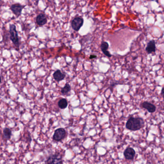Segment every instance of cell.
I'll list each match as a JSON object with an SVG mask.
<instances>
[{
  "mask_svg": "<svg viewBox=\"0 0 164 164\" xmlns=\"http://www.w3.org/2000/svg\"><path fill=\"white\" fill-rule=\"evenodd\" d=\"M145 50L148 54L154 53L156 51V46L154 40H152L148 43L145 48Z\"/></svg>",
  "mask_w": 164,
  "mask_h": 164,
  "instance_id": "30bf717a",
  "label": "cell"
},
{
  "mask_svg": "<svg viewBox=\"0 0 164 164\" xmlns=\"http://www.w3.org/2000/svg\"><path fill=\"white\" fill-rule=\"evenodd\" d=\"M12 131L9 128H5L3 132V140L8 141L11 139Z\"/></svg>",
  "mask_w": 164,
  "mask_h": 164,
  "instance_id": "4fadbf2b",
  "label": "cell"
},
{
  "mask_svg": "<svg viewBox=\"0 0 164 164\" xmlns=\"http://www.w3.org/2000/svg\"><path fill=\"white\" fill-rule=\"evenodd\" d=\"M58 105L61 109H65L68 106V101L66 99H61L58 101Z\"/></svg>",
  "mask_w": 164,
  "mask_h": 164,
  "instance_id": "5bb4252c",
  "label": "cell"
},
{
  "mask_svg": "<svg viewBox=\"0 0 164 164\" xmlns=\"http://www.w3.org/2000/svg\"><path fill=\"white\" fill-rule=\"evenodd\" d=\"M9 32L10 34V40L12 41L15 47L19 48L21 45V40L18 36V32L15 24H10Z\"/></svg>",
  "mask_w": 164,
  "mask_h": 164,
  "instance_id": "7a4b0ae2",
  "label": "cell"
},
{
  "mask_svg": "<svg viewBox=\"0 0 164 164\" xmlns=\"http://www.w3.org/2000/svg\"><path fill=\"white\" fill-rule=\"evenodd\" d=\"M25 6L21 5L19 3H15L11 5L10 9L12 11L13 13L17 17H20L21 15L22 11L24 8Z\"/></svg>",
  "mask_w": 164,
  "mask_h": 164,
  "instance_id": "5b68a950",
  "label": "cell"
},
{
  "mask_svg": "<svg viewBox=\"0 0 164 164\" xmlns=\"http://www.w3.org/2000/svg\"><path fill=\"white\" fill-rule=\"evenodd\" d=\"M161 96H162V97L164 99V87H163L162 90H161Z\"/></svg>",
  "mask_w": 164,
  "mask_h": 164,
  "instance_id": "2e32d148",
  "label": "cell"
},
{
  "mask_svg": "<svg viewBox=\"0 0 164 164\" xmlns=\"http://www.w3.org/2000/svg\"><path fill=\"white\" fill-rule=\"evenodd\" d=\"M141 105L142 108L146 109L148 112H149V113H152L155 112V111H156V109H157L156 106H155V105L151 103L150 102L144 101L142 103Z\"/></svg>",
  "mask_w": 164,
  "mask_h": 164,
  "instance_id": "ba28073f",
  "label": "cell"
},
{
  "mask_svg": "<svg viewBox=\"0 0 164 164\" xmlns=\"http://www.w3.org/2000/svg\"><path fill=\"white\" fill-rule=\"evenodd\" d=\"M66 135V132L63 128H59L56 130L53 136V140L56 141H60L63 139Z\"/></svg>",
  "mask_w": 164,
  "mask_h": 164,
  "instance_id": "3957f363",
  "label": "cell"
},
{
  "mask_svg": "<svg viewBox=\"0 0 164 164\" xmlns=\"http://www.w3.org/2000/svg\"><path fill=\"white\" fill-rule=\"evenodd\" d=\"M144 120L140 117H130L126 122V128L132 131H138L144 126Z\"/></svg>",
  "mask_w": 164,
  "mask_h": 164,
  "instance_id": "6da1fadb",
  "label": "cell"
},
{
  "mask_svg": "<svg viewBox=\"0 0 164 164\" xmlns=\"http://www.w3.org/2000/svg\"><path fill=\"white\" fill-rule=\"evenodd\" d=\"M36 24L39 26H43L46 24L47 22V19L45 15L40 14L36 17Z\"/></svg>",
  "mask_w": 164,
  "mask_h": 164,
  "instance_id": "9c48e42d",
  "label": "cell"
},
{
  "mask_svg": "<svg viewBox=\"0 0 164 164\" xmlns=\"http://www.w3.org/2000/svg\"><path fill=\"white\" fill-rule=\"evenodd\" d=\"M71 90V87L68 84H66L61 89V93L63 95L67 94L69 92H70Z\"/></svg>",
  "mask_w": 164,
  "mask_h": 164,
  "instance_id": "9a60e30c",
  "label": "cell"
},
{
  "mask_svg": "<svg viewBox=\"0 0 164 164\" xmlns=\"http://www.w3.org/2000/svg\"><path fill=\"white\" fill-rule=\"evenodd\" d=\"M1 83H2V77L0 76V86H1Z\"/></svg>",
  "mask_w": 164,
  "mask_h": 164,
  "instance_id": "ac0fdd59",
  "label": "cell"
},
{
  "mask_svg": "<svg viewBox=\"0 0 164 164\" xmlns=\"http://www.w3.org/2000/svg\"><path fill=\"white\" fill-rule=\"evenodd\" d=\"M108 47H109V45L108 44V42H105V41L102 42V43L101 44V46H100L101 50H102V52H103V53L106 56L110 58V57H111L112 56V55L109 52H108Z\"/></svg>",
  "mask_w": 164,
  "mask_h": 164,
  "instance_id": "7c38bea8",
  "label": "cell"
},
{
  "mask_svg": "<svg viewBox=\"0 0 164 164\" xmlns=\"http://www.w3.org/2000/svg\"><path fill=\"white\" fill-rule=\"evenodd\" d=\"M84 24V19L80 17L74 18L71 22V27L75 31H78Z\"/></svg>",
  "mask_w": 164,
  "mask_h": 164,
  "instance_id": "277c9868",
  "label": "cell"
},
{
  "mask_svg": "<svg viewBox=\"0 0 164 164\" xmlns=\"http://www.w3.org/2000/svg\"><path fill=\"white\" fill-rule=\"evenodd\" d=\"M135 151L132 148L128 147L125 149L124 152V155L125 158L126 159L131 160L134 159V157H135Z\"/></svg>",
  "mask_w": 164,
  "mask_h": 164,
  "instance_id": "52a82bcc",
  "label": "cell"
},
{
  "mask_svg": "<svg viewBox=\"0 0 164 164\" xmlns=\"http://www.w3.org/2000/svg\"><path fill=\"white\" fill-rule=\"evenodd\" d=\"M97 57V56L95 55H91L90 56L89 58L90 59H94V58H96Z\"/></svg>",
  "mask_w": 164,
  "mask_h": 164,
  "instance_id": "e0dca14e",
  "label": "cell"
},
{
  "mask_svg": "<svg viewBox=\"0 0 164 164\" xmlns=\"http://www.w3.org/2000/svg\"><path fill=\"white\" fill-rule=\"evenodd\" d=\"M53 78L57 82H60L65 77V75L62 73L61 70H57L53 73Z\"/></svg>",
  "mask_w": 164,
  "mask_h": 164,
  "instance_id": "8fae6325",
  "label": "cell"
},
{
  "mask_svg": "<svg viewBox=\"0 0 164 164\" xmlns=\"http://www.w3.org/2000/svg\"><path fill=\"white\" fill-rule=\"evenodd\" d=\"M47 164H62V157L58 154L52 155L47 161Z\"/></svg>",
  "mask_w": 164,
  "mask_h": 164,
  "instance_id": "8992f818",
  "label": "cell"
}]
</instances>
